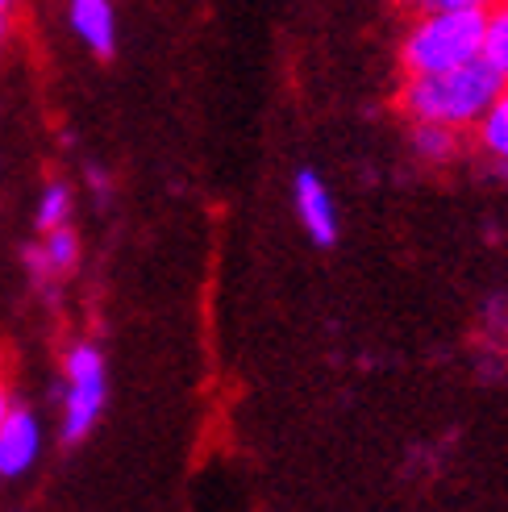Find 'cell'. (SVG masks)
I'll list each match as a JSON object with an SVG mask.
<instances>
[{
  "mask_svg": "<svg viewBox=\"0 0 508 512\" xmlns=\"http://www.w3.org/2000/svg\"><path fill=\"white\" fill-rule=\"evenodd\" d=\"M404 9H413L417 17L421 13H450V9H479V13H492L500 0H400Z\"/></svg>",
  "mask_w": 508,
  "mask_h": 512,
  "instance_id": "7c38bea8",
  "label": "cell"
},
{
  "mask_svg": "<svg viewBox=\"0 0 508 512\" xmlns=\"http://www.w3.org/2000/svg\"><path fill=\"white\" fill-rule=\"evenodd\" d=\"M71 25L100 59L113 55V0H71Z\"/></svg>",
  "mask_w": 508,
  "mask_h": 512,
  "instance_id": "8992f818",
  "label": "cell"
},
{
  "mask_svg": "<svg viewBox=\"0 0 508 512\" xmlns=\"http://www.w3.org/2000/svg\"><path fill=\"white\" fill-rule=\"evenodd\" d=\"M413 150L425 163H446L459 155V134L442 130V125H417L413 130Z\"/></svg>",
  "mask_w": 508,
  "mask_h": 512,
  "instance_id": "30bf717a",
  "label": "cell"
},
{
  "mask_svg": "<svg viewBox=\"0 0 508 512\" xmlns=\"http://www.w3.org/2000/svg\"><path fill=\"white\" fill-rule=\"evenodd\" d=\"M484 63L508 84V0L488 13V42H484Z\"/></svg>",
  "mask_w": 508,
  "mask_h": 512,
  "instance_id": "9c48e42d",
  "label": "cell"
},
{
  "mask_svg": "<svg viewBox=\"0 0 508 512\" xmlns=\"http://www.w3.org/2000/svg\"><path fill=\"white\" fill-rule=\"evenodd\" d=\"M67 213H71L67 184H50L46 196H42V209H38V229H42V234H55V229L67 225Z\"/></svg>",
  "mask_w": 508,
  "mask_h": 512,
  "instance_id": "8fae6325",
  "label": "cell"
},
{
  "mask_svg": "<svg viewBox=\"0 0 508 512\" xmlns=\"http://www.w3.org/2000/svg\"><path fill=\"white\" fill-rule=\"evenodd\" d=\"M296 209H300V221H304V234H309L317 246H334V238H338L334 200H329L325 184L309 167L296 175Z\"/></svg>",
  "mask_w": 508,
  "mask_h": 512,
  "instance_id": "277c9868",
  "label": "cell"
},
{
  "mask_svg": "<svg viewBox=\"0 0 508 512\" xmlns=\"http://www.w3.org/2000/svg\"><path fill=\"white\" fill-rule=\"evenodd\" d=\"M5 34H9V17L0 13V42H5Z\"/></svg>",
  "mask_w": 508,
  "mask_h": 512,
  "instance_id": "5bb4252c",
  "label": "cell"
},
{
  "mask_svg": "<svg viewBox=\"0 0 508 512\" xmlns=\"http://www.w3.org/2000/svg\"><path fill=\"white\" fill-rule=\"evenodd\" d=\"M105 408V358L96 346L80 342L67 350V408H63V442H80Z\"/></svg>",
  "mask_w": 508,
  "mask_h": 512,
  "instance_id": "3957f363",
  "label": "cell"
},
{
  "mask_svg": "<svg viewBox=\"0 0 508 512\" xmlns=\"http://www.w3.org/2000/svg\"><path fill=\"white\" fill-rule=\"evenodd\" d=\"M34 454H38V421L25 408H13L9 421L0 425V475H21L34 463Z\"/></svg>",
  "mask_w": 508,
  "mask_h": 512,
  "instance_id": "5b68a950",
  "label": "cell"
},
{
  "mask_svg": "<svg viewBox=\"0 0 508 512\" xmlns=\"http://www.w3.org/2000/svg\"><path fill=\"white\" fill-rule=\"evenodd\" d=\"M479 130V146H484V155H492L496 163L508 167V84L504 92L496 96V105L488 109V117L475 125Z\"/></svg>",
  "mask_w": 508,
  "mask_h": 512,
  "instance_id": "ba28073f",
  "label": "cell"
},
{
  "mask_svg": "<svg viewBox=\"0 0 508 512\" xmlns=\"http://www.w3.org/2000/svg\"><path fill=\"white\" fill-rule=\"evenodd\" d=\"M504 80L488 63H471L442 75H404L400 113L413 117V125H442V130H471L488 117Z\"/></svg>",
  "mask_w": 508,
  "mask_h": 512,
  "instance_id": "6da1fadb",
  "label": "cell"
},
{
  "mask_svg": "<svg viewBox=\"0 0 508 512\" xmlns=\"http://www.w3.org/2000/svg\"><path fill=\"white\" fill-rule=\"evenodd\" d=\"M488 42V13L479 9H450V13H421L400 42L404 75H442L471 63H484Z\"/></svg>",
  "mask_w": 508,
  "mask_h": 512,
  "instance_id": "7a4b0ae2",
  "label": "cell"
},
{
  "mask_svg": "<svg viewBox=\"0 0 508 512\" xmlns=\"http://www.w3.org/2000/svg\"><path fill=\"white\" fill-rule=\"evenodd\" d=\"M9 9H13V0H0V13H5V17H9Z\"/></svg>",
  "mask_w": 508,
  "mask_h": 512,
  "instance_id": "9a60e30c",
  "label": "cell"
},
{
  "mask_svg": "<svg viewBox=\"0 0 508 512\" xmlns=\"http://www.w3.org/2000/svg\"><path fill=\"white\" fill-rule=\"evenodd\" d=\"M75 259H80V238H75L67 225L55 229V234H46L42 250H30V263H34L38 271H55V275L71 271Z\"/></svg>",
  "mask_w": 508,
  "mask_h": 512,
  "instance_id": "52a82bcc",
  "label": "cell"
},
{
  "mask_svg": "<svg viewBox=\"0 0 508 512\" xmlns=\"http://www.w3.org/2000/svg\"><path fill=\"white\" fill-rule=\"evenodd\" d=\"M9 413H13V404H9V371L0 367V425L9 421Z\"/></svg>",
  "mask_w": 508,
  "mask_h": 512,
  "instance_id": "4fadbf2b",
  "label": "cell"
}]
</instances>
